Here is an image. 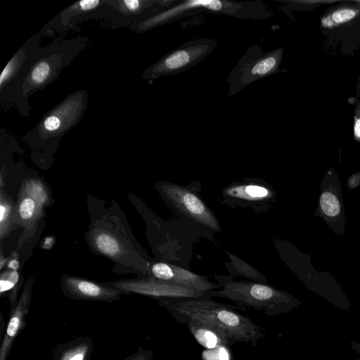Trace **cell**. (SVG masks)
<instances>
[{"label":"cell","mask_w":360,"mask_h":360,"mask_svg":"<svg viewBox=\"0 0 360 360\" xmlns=\"http://www.w3.org/2000/svg\"><path fill=\"white\" fill-rule=\"evenodd\" d=\"M320 205L323 212L328 216L334 217L339 214L340 205L338 198L331 193L326 192L320 198Z\"/></svg>","instance_id":"cell-24"},{"label":"cell","mask_w":360,"mask_h":360,"mask_svg":"<svg viewBox=\"0 0 360 360\" xmlns=\"http://www.w3.org/2000/svg\"><path fill=\"white\" fill-rule=\"evenodd\" d=\"M178 322H196L213 330L226 346L248 342L253 346L264 337L262 328L248 317L211 298H162L157 300Z\"/></svg>","instance_id":"cell-2"},{"label":"cell","mask_w":360,"mask_h":360,"mask_svg":"<svg viewBox=\"0 0 360 360\" xmlns=\"http://www.w3.org/2000/svg\"><path fill=\"white\" fill-rule=\"evenodd\" d=\"M229 256L230 261L225 262L224 265L231 276H240L245 277L249 281L266 283L267 278L255 268L238 257L235 255L225 251Z\"/></svg>","instance_id":"cell-20"},{"label":"cell","mask_w":360,"mask_h":360,"mask_svg":"<svg viewBox=\"0 0 360 360\" xmlns=\"http://www.w3.org/2000/svg\"><path fill=\"white\" fill-rule=\"evenodd\" d=\"M201 11L251 20H265L273 15L262 1L174 0L164 8L156 9L155 6L149 15L129 27L140 34Z\"/></svg>","instance_id":"cell-5"},{"label":"cell","mask_w":360,"mask_h":360,"mask_svg":"<svg viewBox=\"0 0 360 360\" xmlns=\"http://www.w3.org/2000/svg\"><path fill=\"white\" fill-rule=\"evenodd\" d=\"M22 286L20 275L18 271L5 270L0 277V295L8 298L12 311L18 301V293Z\"/></svg>","instance_id":"cell-21"},{"label":"cell","mask_w":360,"mask_h":360,"mask_svg":"<svg viewBox=\"0 0 360 360\" xmlns=\"http://www.w3.org/2000/svg\"><path fill=\"white\" fill-rule=\"evenodd\" d=\"M358 360H359V359H358Z\"/></svg>","instance_id":"cell-32"},{"label":"cell","mask_w":360,"mask_h":360,"mask_svg":"<svg viewBox=\"0 0 360 360\" xmlns=\"http://www.w3.org/2000/svg\"><path fill=\"white\" fill-rule=\"evenodd\" d=\"M54 240L52 237H47L44 239L42 246L44 249H50L53 245Z\"/></svg>","instance_id":"cell-29"},{"label":"cell","mask_w":360,"mask_h":360,"mask_svg":"<svg viewBox=\"0 0 360 360\" xmlns=\"http://www.w3.org/2000/svg\"><path fill=\"white\" fill-rule=\"evenodd\" d=\"M351 348L360 355V342L351 341L349 342Z\"/></svg>","instance_id":"cell-31"},{"label":"cell","mask_w":360,"mask_h":360,"mask_svg":"<svg viewBox=\"0 0 360 360\" xmlns=\"http://www.w3.org/2000/svg\"><path fill=\"white\" fill-rule=\"evenodd\" d=\"M0 196V235L1 240H3L18 226L16 204L2 188Z\"/></svg>","instance_id":"cell-19"},{"label":"cell","mask_w":360,"mask_h":360,"mask_svg":"<svg viewBox=\"0 0 360 360\" xmlns=\"http://www.w3.org/2000/svg\"><path fill=\"white\" fill-rule=\"evenodd\" d=\"M155 187L165 202L182 219L212 234L221 232L218 219L199 194L198 182L181 186L159 181Z\"/></svg>","instance_id":"cell-7"},{"label":"cell","mask_w":360,"mask_h":360,"mask_svg":"<svg viewBox=\"0 0 360 360\" xmlns=\"http://www.w3.org/2000/svg\"><path fill=\"white\" fill-rule=\"evenodd\" d=\"M106 4V0H82L74 2L49 21L39 31L40 36H53L54 31L63 34L69 30L73 19L97 10Z\"/></svg>","instance_id":"cell-15"},{"label":"cell","mask_w":360,"mask_h":360,"mask_svg":"<svg viewBox=\"0 0 360 360\" xmlns=\"http://www.w3.org/2000/svg\"><path fill=\"white\" fill-rule=\"evenodd\" d=\"M108 287L119 290L123 294L130 293L158 299L209 298L207 292L176 285L153 278L121 279L103 283Z\"/></svg>","instance_id":"cell-11"},{"label":"cell","mask_w":360,"mask_h":360,"mask_svg":"<svg viewBox=\"0 0 360 360\" xmlns=\"http://www.w3.org/2000/svg\"><path fill=\"white\" fill-rule=\"evenodd\" d=\"M212 38L188 40L162 56L142 74L143 79L151 80L162 76L184 72L207 57L217 46Z\"/></svg>","instance_id":"cell-9"},{"label":"cell","mask_w":360,"mask_h":360,"mask_svg":"<svg viewBox=\"0 0 360 360\" xmlns=\"http://www.w3.org/2000/svg\"><path fill=\"white\" fill-rule=\"evenodd\" d=\"M35 276H31L24 284L22 292L15 308L10 311L9 319L0 345V360H7L13 344L25 326L32 300V286Z\"/></svg>","instance_id":"cell-14"},{"label":"cell","mask_w":360,"mask_h":360,"mask_svg":"<svg viewBox=\"0 0 360 360\" xmlns=\"http://www.w3.org/2000/svg\"><path fill=\"white\" fill-rule=\"evenodd\" d=\"M214 278L221 288L207 291V297L228 299L242 310L250 308L274 316L288 313L300 304L295 297L268 283L235 281L231 275H217Z\"/></svg>","instance_id":"cell-6"},{"label":"cell","mask_w":360,"mask_h":360,"mask_svg":"<svg viewBox=\"0 0 360 360\" xmlns=\"http://www.w3.org/2000/svg\"><path fill=\"white\" fill-rule=\"evenodd\" d=\"M226 345H220L214 349L204 351L202 358L204 360H229V352L225 348Z\"/></svg>","instance_id":"cell-25"},{"label":"cell","mask_w":360,"mask_h":360,"mask_svg":"<svg viewBox=\"0 0 360 360\" xmlns=\"http://www.w3.org/2000/svg\"><path fill=\"white\" fill-rule=\"evenodd\" d=\"M17 205V224L24 228L22 237L27 239L34 232V226L43 215V207L28 193L19 190Z\"/></svg>","instance_id":"cell-17"},{"label":"cell","mask_w":360,"mask_h":360,"mask_svg":"<svg viewBox=\"0 0 360 360\" xmlns=\"http://www.w3.org/2000/svg\"><path fill=\"white\" fill-rule=\"evenodd\" d=\"M156 0H106L112 9L113 28L129 25L143 18Z\"/></svg>","instance_id":"cell-16"},{"label":"cell","mask_w":360,"mask_h":360,"mask_svg":"<svg viewBox=\"0 0 360 360\" xmlns=\"http://www.w3.org/2000/svg\"><path fill=\"white\" fill-rule=\"evenodd\" d=\"M6 266L8 269L18 271L20 267V262L17 256H13L12 258L8 259Z\"/></svg>","instance_id":"cell-28"},{"label":"cell","mask_w":360,"mask_h":360,"mask_svg":"<svg viewBox=\"0 0 360 360\" xmlns=\"http://www.w3.org/2000/svg\"><path fill=\"white\" fill-rule=\"evenodd\" d=\"M87 44V37L77 36L64 40L57 39L40 48L26 66L10 105H15L20 115L29 116L30 98L54 82L62 70L73 62Z\"/></svg>","instance_id":"cell-3"},{"label":"cell","mask_w":360,"mask_h":360,"mask_svg":"<svg viewBox=\"0 0 360 360\" xmlns=\"http://www.w3.org/2000/svg\"><path fill=\"white\" fill-rule=\"evenodd\" d=\"M89 93L77 90L48 111L22 141L29 147L32 161L45 169L51 166L61 139L82 118L87 108Z\"/></svg>","instance_id":"cell-4"},{"label":"cell","mask_w":360,"mask_h":360,"mask_svg":"<svg viewBox=\"0 0 360 360\" xmlns=\"http://www.w3.org/2000/svg\"><path fill=\"white\" fill-rule=\"evenodd\" d=\"M354 134L356 138H360V119H356L355 120Z\"/></svg>","instance_id":"cell-30"},{"label":"cell","mask_w":360,"mask_h":360,"mask_svg":"<svg viewBox=\"0 0 360 360\" xmlns=\"http://www.w3.org/2000/svg\"><path fill=\"white\" fill-rule=\"evenodd\" d=\"M20 189L31 195L41 207L50 205V194L48 193L45 184L39 179H26Z\"/></svg>","instance_id":"cell-23"},{"label":"cell","mask_w":360,"mask_h":360,"mask_svg":"<svg viewBox=\"0 0 360 360\" xmlns=\"http://www.w3.org/2000/svg\"><path fill=\"white\" fill-rule=\"evenodd\" d=\"M356 15L353 9L344 8L335 11L331 15V20L333 22L340 24L351 20Z\"/></svg>","instance_id":"cell-26"},{"label":"cell","mask_w":360,"mask_h":360,"mask_svg":"<svg viewBox=\"0 0 360 360\" xmlns=\"http://www.w3.org/2000/svg\"><path fill=\"white\" fill-rule=\"evenodd\" d=\"M282 49L263 51L255 44L250 46L227 77L228 97L253 82L276 72L282 58Z\"/></svg>","instance_id":"cell-8"},{"label":"cell","mask_w":360,"mask_h":360,"mask_svg":"<svg viewBox=\"0 0 360 360\" xmlns=\"http://www.w3.org/2000/svg\"><path fill=\"white\" fill-rule=\"evenodd\" d=\"M222 203L232 207H250L255 212L270 209L276 193L267 182L258 178L233 181L222 190Z\"/></svg>","instance_id":"cell-10"},{"label":"cell","mask_w":360,"mask_h":360,"mask_svg":"<svg viewBox=\"0 0 360 360\" xmlns=\"http://www.w3.org/2000/svg\"><path fill=\"white\" fill-rule=\"evenodd\" d=\"M186 324L196 341L207 349L225 345L220 338L209 328L196 322H187Z\"/></svg>","instance_id":"cell-22"},{"label":"cell","mask_w":360,"mask_h":360,"mask_svg":"<svg viewBox=\"0 0 360 360\" xmlns=\"http://www.w3.org/2000/svg\"><path fill=\"white\" fill-rule=\"evenodd\" d=\"M90 223L84 237L91 252L113 262L124 272L148 278L151 259L134 237L124 214L115 201L109 207L92 195L87 198Z\"/></svg>","instance_id":"cell-1"},{"label":"cell","mask_w":360,"mask_h":360,"mask_svg":"<svg viewBox=\"0 0 360 360\" xmlns=\"http://www.w3.org/2000/svg\"><path fill=\"white\" fill-rule=\"evenodd\" d=\"M93 341L89 337H79L60 345L56 349L53 360H90Z\"/></svg>","instance_id":"cell-18"},{"label":"cell","mask_w":360,"mask_h":360,"mask_svg":"<svg viewBox=\"0 0 360 360\" xmlns=\"http://www.w3.org/2000/svg\"><path fill=\"white\" fill-rule=\"evenodd\" d=\"M60 287L65 297L89 301L112 302L120 298L123 292L81 277L64 274L60 277Z\"/></svg>","instance_id":"cell-13"},{"label":"cell","mask_w":360,"mask_h":360,"mask_svg":"<svg viewBox=\"0 0 360 360\" xmlns=\"http://www.w3.org/2000/svg\"><path fill=\"white\" fill-rule=\"evenodd\" d=\"M123 360H154L153 354L148 349L139 348Z\"/></svg>","instance_id":"cell-27"},{"label":"cell","mask_w":360,"mask_h":360,"mask_svg":"<svg viewBox=\"0 0 360 360\" xmlns=\"http://www.w3.org/2000/svg\"><path fill=\"white\" fill-rule=\"evenodd\" d=\"M148 278L191 288L202 292L221 288L219 283L211 282L206 277L193 273L184 267L155 259L150 263Z\"/></svg>","instance_id":"cell-12"}]
</instances>
